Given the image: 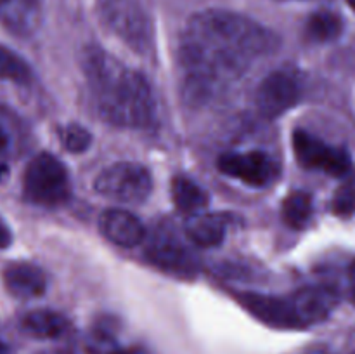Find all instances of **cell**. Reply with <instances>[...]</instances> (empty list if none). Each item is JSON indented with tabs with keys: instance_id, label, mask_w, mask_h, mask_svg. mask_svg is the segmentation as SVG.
<instances>
[{
	"instance_id": "1",
	"label": "cell",
	"mask_w": 355,
	"mask_h": 354,
	"mask_svg": "<svg viewBox=\"0 0 355 354\" xmlns=\"http://www.w3.org/2000/svg\"><path fill=\"white\" fill-rule=\"evenodd\" d=\"M279 38L241 14L210 9L194 14L180 40V61L191 85L215 89L245 75L253 62L274 54Z\"/></svg>"
},
{
	"instance_id": "2",
	"label": "cell",
	"mask_w": 355,
	"mask_h": 354,
	"mask_svg": "<svg viewBox=\"0 0 355 354\" xmlns=\"http://www.w3.org/2000/svg\"><path fill=\"white\" fill-rule=\"evenodd\" d=\"M83 71L94 103L107 121L128 128L149 127L155 121V96L141 73L97 47L83 54Z\"/></svg>"
},
{
	"instance_id": "3",
	"label": "cell",
	"mask_w": 355,
	"mask_h": 354,
	"mask_svg": "<svg viewBox=\"0 0 355 354\" xmlns=\"http://www.w3.org/2000/svg\"><path fill=\"white\" fill-rule=\"evenodd\" d=\"M23 191L28 201L42 207L66 203L71 194V186L64 165L49 153L37 155L24 170Z\"/></svg>"
},
{
	"instance_id": "4",
	"label": "cell",
	"mask_w": 355,
	"mask_h": 354,
	"mask_svg": "<svg viewBox=\"0 0 355 354\" xmlns=\"http://www.w3.org/2000/svg\"><path fill=\"white\" fill-rule=\"evenodd\" d=\"M99 14L111 33L134 51L146 54L151 49V23L135 0H99Z\"/></svg>"
},
{
	"instance_id": "5",
	"label": "cell",
	"mask_w": 355,
	"mask_h": 354,
	"mask_svg": "<svg viewBox=\"0 0 355 354\" xmlns=\"http://www.w3.org/2000/svg\"><path fill=\"white\" fill-rule=\"evenodd\" d=\"M101 196L118 203H137L151 193L153 179L146 167L132 162H118L106 167L94 180Z\"/></svg>"
},
{
	"instance_id": "6",
	"label": "cell",
	"mask_w": 355,
	"mask_h": 354,
	"mask_svg": "<svg viewBox=\"0 0 355 354\" xmlns=\"http://www.w3.org/2000/svg\"><path fill=\"white\" fill-rule=\"evenodd\" d=\"M293 151L302 167L322 170L329 176H345L352 167V160L345 148L326 144L322 139L302 128L293 134Z\"/></svg>"
},
{
	"instance_id": "7",
	"label": "cell",
	"mask_w": 355,
	"mask_h": 354,
	"mask_svg": "<svg viewBox=\"0 0 355 354\" xmlns=\"http://www.w3.org/2000/svg\"><path fill=\"white\" fill-rule=\"evenodd\" d=\"M218 170L253 187L269 186L279 176V165L263 151L227 153L218 158Z\"/></svg>"
},
{
	"instance_id": "8",
	"label": "cell",
	"mask_w": 355,
	"mask_h": 354,
	"mask_svg": "<svg viewBox=\"0 0 355 354\" xmlns=\"http://www.w3.org/2000/svg\"><path fill=\"white\" fill-rule=\"evenodd\" d=\"M297 78L286 71H274L262 80L255 94V104L266 118H277L300 101Z\"/></svg>"
},
{
	"instance_id": "9",
	"label": "cell",
	"mask_w": 355,
	"mask_h": 354,
	"mask_svg": "<svg viewBox=\"0 0 355 354\" xmlns=\"http://www.w3.org/2000/svg\"><path fill=\"white\" fill-rule=\"evenodd\" d=\"M288 298L295 319L302 328L324 321L338 305L340 295L331 287H307L300 288Z\"/></svg>"
},
{
	"instance_id": "10",
	"label": "cell",
	"mask_w": 355,
	"mask_h": 354,
	"mask_svg": "<svg viewBox=\"0 0 355 354\" xmlns=\"http://www.w3.org/2000/svg\"><path fill=\"white\" fill-rule=\"evenodd\" d=\"M149 262L155 264L165 273H172L175 276H194L198 269V262L193 253L173 236L158 235L155 236L148 246Z\"/></svg>"
},
{
	"instance_id": "11",
	"label": "cell",
	"mask_w": 355,
	"mask_h": 354,
	"mask_svg": "<svg viewBox=\"0 0 355 354\" xmlns=\"http://www.w3.org/2000/svg\"><path fill=\"white\" fill-rule=\"evenodd\" d=\"M99 229L104 238L125 248H132L144 242V224L134 214L121 208H111L99 217Z\"/></svg>"
},
{
	"instance_id": "12",
	"label": "cell",
	"mask_w": 355,
	"mask_h": 354,
	"mask_svg": "<svg viewBox=\"0 0 355 354\" xmlns=\"http://www.w3.org/2000/svg\"><path fill=\"white\" fill-rule=\"evenodd\" d=\"M0 23L19 37L33 35L42 23L40 0H0Z\"/></svg>"
},
{
	"instance_id": "13",
	"label": "cell",
	"mask_w": 355,
	"mask_h": 354,
	"mask_svg": "<svg viewBox=\"0 0 355 354\" xmlns=\"http://www.w3.org/2000/svg\"><path fill=\"white\" fill-rule=\"evenodd\" d=\"M7 292L17 298L40 297L47 287V280L40 267L30 262L9 264L3 271Z\"/></svg>"
},
{
	"instance_id": "14",
	"label": "cell",
	"mask_w": 355,
	"mask_h": 354,
	"mask_svg": "<svg viewBox=\"0 0 355 354\" xmlns=\"http://www.w3.org/2000/svg\"><path fill=\"white\" fill-rule=\"evenodd\" d=\"M246 307L266 321L267 325L277 326V328H300L295 319L293 311H291L290 298L279 297H267V295L248 294L243 297Z\"/></svg>"
},
{
	"instance_id": "15",
	"label": "cell",
	"mask_w": 355,
	"mask_h": 354,
	"mask_svg": "<svg viewBox=\"0 0 355 354\" xmlns=\"http://www.w3.org/2000/svg\"><path fill=\"white\" fill-rule=\"evenodd\" d=\"M186 236L198 246H217L224 242L227 231V221L220 214L189 215L184 224Z\"/></svg>"
},
{
	"instance_id": "16",
	"label": "cell",
	"mask_w": 355,
	"mask_h": 354,
	"mask_svg": "<svg viewBox=\"0 0 355 354\" xmlns=\"http://www.w3.org/2000/svg\"><path fill=\"white\" fill-rule=\"evenodd\" d=\"M21 326L35 339H58L68 330V319L51 309H35L24 316Z\"/></svg>"
},
{
	"instance_id": "17",
	"label": "cell",
	"mask_w": 355,
	"mask_h": 354,
	"mask_svg": "<svg viewBox=\"0 0 355 354\" xmlns=\"http://www.w3.org/2000/svg\"><path fill=\"white\" fill-rule=\"evenodd\" d=\"M172 200L180 212L187 215L200 214L208 205L207 189L189 177L177 176L172 180Z\"/></svg>"
},
{
	"instance_id": "18",
	"label": "cell",
	"mask_w": 355,
	"mask_h": 354,
	"mask_svg": "<svg viewBox=\"0 0 355 354\" xmlns=\"http://www.w3.org/2000/svg\"><path fill=\"white\" fill-rule=\"evenodd\" d=\"M284 222L293 229H304L312 217V196L305 191H295L288 194L281 208Z\"/></svg>"
},
{
	"instance_id": "19",
	"label": "cell",
	"mask_w": 355,
	"mask_h": 354,
	"mask_svg": "<svg viewBox=\"0 0 355 354\" xmlns=\"http://www.w3.org/2000/svg\"><path fill=\"white\" fill-rule=\"evenodd\" d=\"M342 19L329 10L314 12L307 21V37L315 42L335 40L342 33Z\"/></svg>"
},
{
	"instance_id": "20",
	"label": "cell",
	"mask_w": 355,
	"mask_h": 354,
	"mask_svg": "<svg viewBox=\"0 0 355 354\" xmlns=\"http://www.w3.org/2000/svg\"><path fill=\"white\" fill-rule=\"evenodd\" d=\"M0 78L16 83H26L31 78L30 66L3 45H0Z\"/></svg>"
},
{
	"instance_id": "21",
	"label": "cell",
	"mask_w": 355,
	"mask_h": 354,
	"mask_svg": "<svg viewBox=\"0 0 355 354\" xmlns=\"http://www.w3.org/2000/svg\"><path fill=\"white\" fill-rule=\"evenodd\" d=\"M89 354H149L144 347L130 346L121 347L118 346L116 340L113 339L106 330H96L89 346Z\"/></svg>"
},
{
	"instance_id": "22",
	"label": "cell",
	"mask_w": 355,
	"mask_h": 354,
	"mask_svg": "<svg viewBox=\"0 0 355 354\" xmlns=\"http://www.w3.org/2000/svg\"><path fill=\"white\" fill-rule=\"evenodd\" d=\"M61 142L69 153H83L92 142V135L80 125H68L61 132Z\"/></svg>"
},
{
	"instance_id": "23",
	"label": "cell",
	"mask_w": 355,
	"mask_h": 354,
	"mask_svg": "<svg viewBox=\"0 0 355 354\" xmlns=\"http://www.w3.org/2000/svg\"><path fill=\"white\" fill-rule=\"evenodd\" d=\"M333 210L342 217H349L355 212V184L345 183L338 187L333 198Z\"/></svg>"
},
{
	"instance_id": "24",
	"label": "cell",
	"mask_w": 355,
	"mask_h": 354,
	"mask_svg": "<svg viewBox=\"0 0 355 354\" xmlns=\"http://www.w3.org/2000/svg\"><path fill=\"white\" fill-rule=\"evenodd\" d=\"M12 242V235H10V229L6 222L0 217V248H7Z\"/></svg>"
},
{
	"instance_id": "25",
	"label": "cell",
	"mask_w": 355,
	"mask_h": 354,
	"mask_svg": "<svg viewBox=\"0 0 355 354\" xmlns=\"http://www.w3.org/2000/svg\"><path fill=\"white\" fill-rule=\"evenodd\" d=\"M7 142H9V137H7L6 130H3L2 125H0V151L7 148Z\"/></svg>"
},
{
	"instance_id": "26",
	"label": "cell",
	"mask_w": 355,
	"mask_h": 354,
	"mask_svg": "<svg viewBox=\"0 0 355 354\" xmlns=\"http://www.w3.org/2000/svg\"><path fill=\"white\" fill-rule=\"evenodd\" d=\"M7 174H9V169H7V165H6V163H2V162H0V183H2V180L6 179V177H7Z\"/></svg>"
},
{
	"instance_id": "27",
	"label": "cell",
	"mask_w": 355,
	"mask_h": 354,
	"mask_svg": "<svg viewBox=\"0 0 355 354\" xmlns=\"http://www.w3.org/2000/svg\"><path fill=\"white\" fill-rule=\"evenodd\" d=\"M302 354H326L324 351L322 349H318V347H315V349H307V351H304V353Z\"/></svg>"
},
{
	"instance_id": "28",
	"label": "cell",
	"mask_w": 355,
	"mask_h": 354,
	"mask_svg": "<svg viewBox=\"0 0 355 354\" xmlns=\"http://www.w3.org/2000/svg\"><path fill=\"white\" fill-rule=\"evenodd\" d=\"M350 281H352V285H354V288H355V260H354L352 267H350Z\"/></svg>"
},
{
	"instance_id": "29",
	"label": "cell",
	"mask_w": 355,
	"mask_h": 354,
	"mask_svg": "<svg viewBox=\"0 0 355 354\" xmlns=\"http://www.w3.org/2000/svg\"><path fill=\"white\" fill-rule=\"evenodd\" d=\"M0 354H9V347H7L2 340H0Z\"/></svg>"
},
{
	"instance_id": "30",
	"label": "cell",
	"mask_w": 355,
	"mask_h": 354,
	"mask_svg": "<svg viewBox=\"0 0 355 354\" xmlns=\"http://www.w3.org/2000/svg\"><path fill=\"white\" fill-rule=\"evenodd\" d=\"M347 2H349V6L352 7V9L355 10V0H347Z\"/></svg>"
}]
</instances>
